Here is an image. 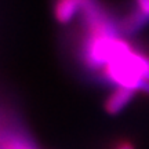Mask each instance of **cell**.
<instances>
[{
	"label": "cell",
	"mask_w": 149,
	"mask_h": 149,
	"mask_svg": "<svg viewBox=\"0 0 149 149\" xmlns=\"http://www.w3.org/2000/svg\"><path fill=\"white\" fill-rule=\"evenodd\" d=\"M84 0H55L54 17L59 24H69L81 13Z\"/></svg>",
	"instance_id": "6da1fadb"
},
{
	"label": "cell",
	"mask_w": 149,
	"mask_h": 149,
	"mask_svg": "<svg viewBox=\"0 0 149 149\" xmlns=\"http://www.w3.org/2000/svg\"><path fill=\"white\" fill-rule=\"evenodd\" d=\"M135 91L123 88V87H115V90L111 93V95L105 101V111L109 115H117L133 101Z\"/></svg>",
	"instance_id": "7a4b0ae2"
},
{
	"label": "cell",
	"mask_w": 149,
	"mask_h": 149,
	"mask_svg": "<svg viewBox=\"0 0 149 149\" xmlns=\"http://www.w3.org/2000/svg\"><path fill=\"white\" fill-rule=\"evenodd\" d=\"M115 149H134L133 144H130V142H122V144H119Z\"/></svg>",
	"instance_id": "3957f363"
}]
</instances>
